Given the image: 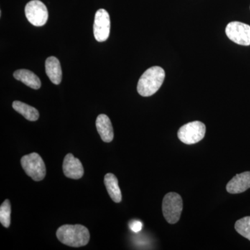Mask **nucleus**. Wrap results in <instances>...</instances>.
Listing matches in <instances>:
<instances>
[{"instance_id":"0eeeda50","label":"nucleus","mask_w":250,"mask_h":250,"mask_svg":"<svg viewBox=\"0 0 250 250\" xmlns=\"http://www.w3.org/2000/svg\"><path fill=\"white\" fill-rule=\"evenodd\" d=\"M229 39L238 45H250V26L241 22L229 23L225 29Z\"/></svg>"},{"instance_id":"a211bd4d","label":"nucleus","mask_w":250,"mask_h":250,"mask_svg":"<svg viewBox=\"0 0 250 250\" xmlns=\"http://www.w3.org/2000/svg\"><path fill=\"white\" fill-rule=\"evenodd\" d=\"M129 228L134 232H139L143 229V223L139 220H134L130 223Z\"/></svg>"},{"instance_id":"9d476101","label":"nucleus","mask_w":250,"mask_h":250,"mask_svg":"<svg viewBox=\"0 0 250 250\" xmlns=\"http://www.w3.org/2000/svg\"><path fill=\"white\" fill-rule=\"evenodd\" d=\"M250 188V172L236 174L227 185V190L231 194L241 193Z\"/></svg>"},{"instance_id":"39448f33","label":"nucleus","mask_w":250,"mask_h":250,"mask_svg":"<svg viewBox=\"0 0 250 250\" xmlns=\"http://www.w3.org/2000/svg\"><path fill=\"white\" fill-rule=\"evenodd\" d=\"M206 126L200 121H193L183 125L179 129L177 136L182 143L195 144L205 138Z\"/></svg>"},{"instance_id":"7ed1b4c3","label":"nucleus","mask_w":250,"mask_h":250,"mask_svg":"<svg viewBox=\"0 0 250 250\" xmlns=\"http://www.w3.org/2000/svg\"><path fill=\"white\" fill-rule=\"evenodd\" d=\"M21 162L23 170L33 180L40 182L45 178L46 175L45 163L37 153L33 152L22 156Z\"/></svg>"},{"instance_id":"20e7f679","label":"nucleus","mask_w":250,"mask_h":250,"mask_svg":"<svg viewBox=\"0 0 250 250\" xmlns=\"http://www.w3.org/2000/svg\"><path fill=\"white\" fill-rule=\"evenodd\" d=\"M163 213L166 221L175 224L179 221L183 209L182 197L176 192H168L163 200Z\"/></svg>"},{"instance_id":"f03ea898","label":"nucleus","mask_w":250,"mask_h":250,"mask_svg":"<svg viewBox=\"0 0 250 250\" xmlns=\"http://www.w3.org/2000/svg\"><path fill=\"white\" fill-rule=\"evenodd\" d=\"M166 73L162 67L154 66L147 69L138 83V93L143 97H149L161 88L165 80Z\"/></svg>"},{"instance_id":"f8f14e48","label":"nucleus","mask_w":250,"mask_h":250,"mask_svg":"<svg viewBox=\"0 0 250 250\" xmlns=\"http://www.w3.org/2000/svg\"><path fill=\"white\" fill-rule=\"evenodd\" d=\"M46 74L52 83L59 85L62 80V70L59 59L50 57L45 62Z\"/></svg>"},{"instance_id":"4468645a","label":"nucleus","mask_w":250,"mask_h":250,"mask_svg":"<svg viewBox=\"0 0 250 250\" xmlns=\"http://www.w3.org/2000/svg\"><path fill=\"white\" fill-rule=\"evenodd\" d=\"M104 184L112 200L116 203H120L122 201V194L116 176L112 173L106 174L104 177Z\"/></svg>"},{"instance_id":"f257e3e1","label":"nucleus","mask_w":250,"mask_h":250,"mask_svg":"<svg viewBox=\"0 0 250 250\" xmlns=\"http://www.w3.org/2000/svg\"><path fill=\"white\" fill-rule=\"evenodd\" d=\"M57 237L62 244L72 248H80L88 244L90 233L83 225H64L57 230Z\"/></svg>"},{"instance_id":"6e6552de","label":"nucleus","mask_w":250,"mask_h":250,"mask_svg":"<svg viewBox=\"0 0 250 250\" xmlns=\"http://www.w3.org/2000/svg\"><path fill=\"white\" fill-rule=\"evenodd\" d=\"M111 21L109 14L105 9H99L95 14L93 33L98 42L106 41L109 37Z\"/></svg>"},{"instance_id":"423d86ee","label":"nucleus","mask_w":250,"mask_h":250,"mask_svg":"<svg viewBox=\"0 0 250 250\" xmlns=\"http://www.w3.org/2000/svg\"><path fill=\"white\" fill-rule=\"evenodd\" d=\"M24 11L28 21L36 27H42L47 22L48 11L40 0H32L28 2Z\"/></svg>"},{"instance_id":"9b49d317","label":"nucleus","mask_w":250,"mask_h":250,"mask_svg":"<svg viewBox=\"0 0 250 250\" xmlns=\"http://www.w3.org/2000/svg\"><path fill=\"white\" fill-rule=\"evenodd\" d=\"M96 127L102 140L105 143H110L114 137L113 126L109 118L106 115H99L96 120Z\"/></svg>"},{"instance_id":"2eb2a0df","label":"nucleus","mask_w":250,"mask_h":250,"mask_svg":"<svg viewBox=\"0 0 250 250\" xmlns=\"http://www.w3.org/2000/svg\"><path fill=\"white\" fill-rule=\"evenodd\" d=\"M13 108L15 111L22 115L29 121H36L39 118V113L36 108L29 106L22 102L15 101L13 103Z\"/></svg>"},{"instance_id":"f3484780","label":"nucleus","mask_w":250,"mask_h":250,"mask_svg":"<svg viewBox=\"0 0 250 250\" xmlns=\"http://www.w3.org/2000/svg\"><path fill=\"white\" fill-rule=\"evenodd\" d=\"M237 232L250 241V216L240 219L235 224Z\"/></svg>"},{"instance_id":"dca6fc26","label":"nucleus","mask_w":250,"mask_h":250,"mask_svg":"<svg viewBox=\"0 0 250 250\" xmlns=\"http://www.w3.org/2000/svg\"><path fill=\"white\" fill-rule=\"evenodd\" d=\"M11 207L9 200H6L0 207V223L6 228L11 224Z\"/></svg>"},{"instance_id":"ddd939ff","label":"nucleus","mask_w":250,"mask_h":250,"mask_svg":"<svg viewBox=\"0 0 250 250\" xmlns=\"http://www.w3.org/2000/svg\"><path fill=\"white\" fill-rule=\"evenodd\" d=\"M16 80L21 81L23 83L30 87L33 89H39L41 86V82L39 77L34 72L26 69L16 70L14 73Z\"/></svg>"},{"instance_id":"1a4fd4ad","label":"nucleus","mask_w":250,"mask_h":250,"mask_svg":"<svg viewBox=\"0 0 250 250\" xmlns=\"http://www.w3.org/2000/svg\"><path fill=\"white\" fill-rule=\"evenodd\" d=\"M62 171L67 177L72 179H81L84 173L82 163L72 154H67L64 158Z\"/></svg>"}]
</instances>
